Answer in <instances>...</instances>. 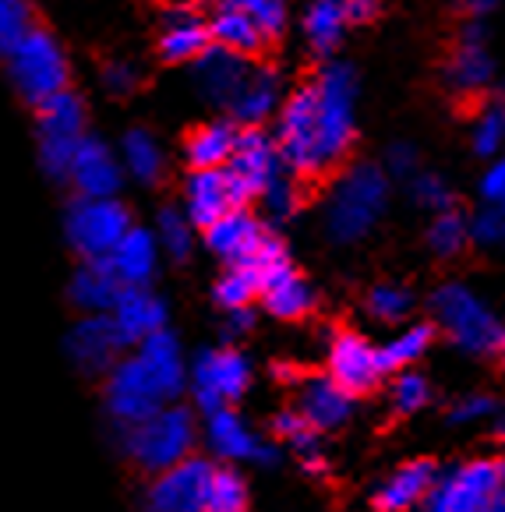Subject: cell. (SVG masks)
Returning <instances> with one entry per match:
<instances>
[{
	"label": "cell",
	"instance_id": "4",
	"mask_svg": "<svg viewBox=\"0 0 505 512\" xmlns=\"http://www.w3.org/2000/svg\"><path fill=\"white\" fill-rule=\"evenodd\" d=\"M431 311H435L438 325L456 347L467 350L474 357L495 354V347H502L505 332L498 329L495 315L488 311V304L467 290L463 283H445L431 294Z\"/></svg>",
	"mask_w": 505,
	"mask_h": 512
},
{
	"label": "cell",
	"instance_id": "47",
	"mask_svg": "<svg viewBox=\"0 0 505 512\" xmlns=\"http://www.w3.org/2000/svg\"><path fill=\"white\" fill-rule=\"evenodd\" d=\"M414 198L424 205V209H435V216L438 212H449V205H453V191H449V184L435 174L414 177Z\"/></svg>",
	"mask_w": 505,
	"mask_h": 512
},
{
	"label": "cell",
	"instance_id": "54",
	"mask_svg": "<svg viewBox=\"0 0 505 512\" xmlns=\"http://www.w3.org/2000/svg\"><path fill=\"white\" fill-rule=\"evenodd\" d=\"M251 325V311L244 308V311H234V315H230V329L234 332H241V329H248Z\"/></svg>",
	"mask_w": 505,
	"mask_h": 512
},
{
	"label": "cell",
	"instance_id": "8",
	"mask_svg": "<svg viewBox=\"0 0 505 512\" xmlns=\"http://www.w3.org/2000/svg\"><path fill=\"white\" fill-rule=\"evenodd\" d=\"M135 226L128 219V209L114 198H78L68 209V241L89 262L110 258L117 244L131 234Z\"/></svg>",
	"mask_w": 505,
	"mask_h": 512
},
{
	"label": "cell",
	"instance_id": "56",
	"mask_svg": "<svg viewBox=\"0 0 505 512\" xmlns=\"http://www.w3.org/2000/svg\"><path fill=\"white\" fill-rule=\"evenodd\" d=\"M491 512H505V509H502V502H498V505H495V509H491Z\"/></svg>",
	"mask_w": 505,
	"mask_h": 512
},
{
	"label": "cell",
	"instance_id": "43",
	"mask_svg": "<svg viewBox=\"0 0 505 512\" xmlns=\"http://www.w3.org/2000/svg\"><path fill=\"white\" fill-rule=\"evenodd\" d=\"M156 237L163 244L166 255L174 258H188L191 251V219L177 209H163L159 212V226H156Z\"/></svg>",
	"mask_w": 505,
	"mask_h": 512
},
{
	"label": "cell",
	"instance_id": "31",
	"mask_svg": "<svg viewBox=\"0 0 505 512\" xmlns=\"http://www.w3.org/2000/svg\"><path fill=\"white\" fill-rule=\"evenodd\" d=\"M350 25L343 0H311L308 15H304V32H308L311 50L329 53L343 39V29Z\"/></svg>",
	"mask_w": 505,
	"mask_h": 512
},
{
	"label": "cell",
	"instance_id": "28",
	"mask_svg": "<svg viewBox=\"0 0 505 512\" xmlns=\"http://www.w3.org/2000/svg\"><path fill=\"white\" fill-rule=\"evenodd\" d=\"M110 265H114V272L121 276L124 287H145L149 276L156 272V241H152V234H145V230L135 226L117 244V251L110 255Z\"/></svg>",
	"mask_w": 505,
	"mask_h": 512
},
{
	"label": "cell",
	"instance_id": "10",
	"mask_svg": "<svg viewBox=\"0 0 505 512\" xmlns=\"http://www.w3.org/2000/svg\"><path fill=\"white\" fill-rule=\"evenodd\" d=\"M251 382V364L237 350H209L195 364V403L205 410V417L227 410L234 400H241Z\"/></svg>",
	"mask_w": 505,
	"mask_h": 512
},
{
	"label": "cell",
	"instance_id": "37",
	"mask_svg": "<svg viewBox=\"0 0 505 512\" xmlns=\"http://www.w3.org/2000/svg\"><path fill=\"white\" fill-rule=\"evenodd\" d=\"M205 512H248V484L234 470H216L205 495Z\"/></svg>",
	"mask_w": 505,
	"mask_h": 512
},
{
	"label": "cell",
	"instance_id": "39",
	"mask_svg": "<svg viewBox=\"0 0 505 512\" xmlns=\"http://www.w3.org/2000/svg\"><path fill=\"white\" fill-rule=\"evenodd\" d=\"M216 4L244 11L265 32V39H276L279 32L287 29V4L283 0H216Z\"/></svg>",
	"mask_w": 505,
	"mask_h": 512
},
{
	"label": "cell",
	"instance_id": "21",
	"mask_svg": "<svg viewBox=\"0 0 505 512\" xmlns=\"http://www.w3.org/2000/svg\"><path fill=\"white\" fill-rule=\"evenodd\" d=\"M71 184L82 198H114L121 188V163L99 138H85L71 166Z\"/></svg>",
	"mask_w": 505,
	"mask_h": 512
},
{
	"label": "cell",
	"instance_id": "30",
	"mask_svg": "<svg viewBox=\"0 0 505 512\" xmlns=\"http://www.w3.org/2000/svg\"><path fill=\"white\" fill-rule=\"evenodd\" d=\"M138 357L149 364V371L159 378V385L166 389V396L174 400L177 392L184 389V364H181V350H177V339L170 332H156L138 347Z\"/></svg>",
	"mask_w": 505,
	"mask_h": 512
},
{
	"label": "cell",
	"instance_id": "16",
	"mask_svg": "<svg viewBox=\"0 0 505 512\" xmlns=\"http://www.w3.org/2000/svg\"><path fill=\"white\" fill-rule=\"evenodd\" d=\"M251 68L244 64L241 53H230L223 46H209L191 68V82H195L198 96L205 103H234L241 85L248 82Z\"/></svg>",
	"mask_w": 505,
	"mask_h": 512
},
{
	"label": "cell",
	"instance_id": "18",
	"mask_svg": "<svg viewBox=\"0 0 505 512\" xmlns=\"http://www.w3.org/2000/svg\"><path fill=\"white\" fill-rule=\"evenodd\" d=\"M265 241H269V234H265L262 223H258L248 209L227 212L219 223H212L209 230H205V244H209V251L230 265L251 262V258L262 251Z\"/></svg>",
	"mask_w": 505,
	"mask_h": 512
},
{
	"label": "cell",
	"instance_id": "3",
	"mask_svg": "<svg viewBox=\"0 0 505 512\" xmlns=\"http://www.w3.org/2000/svg\"><path fill=\"white\" fill-rule=\"evenodd\" d=\"M8 75H11V82H15L18 96L43 106V103H50L53 96L68 92L71 64H68L64 46L53 39V32L32 29L29 36L8 53Z\"/></svg>",
	"mask_w": 505,
	"mask_h": 512
},
{
	"label": "cell",
	"instance_id": "25",
	"mask_svg": "<svg viewBox=\"0 0 505 512\" xmlns=\"http://www.w3.org/2000/svg\"><path fill=\"white\" fill-rule=\"evenodd\" d=\"M237 138L241 131H234V124L227 121H216V124H202L188 135L184 142V156L195 170H223L230 166L234 159V149H237Z\"/></svg>",
	"mask_w": 505,
	"mask_h": 512
},
{
	"label": "cell",
	"instance_id": "34",
	"mask_svg": "<svg viewBox=\"0 0 505 512\" xmlns=\"http://www.w3.org/2000/svg\"><path fill=\"white\" fill-rule=\"evenodd\" d=\"M431 347V325H410L407 332L392 336L382 350H378V364L385 371H410V364H417L424 357V350Z\"/></svg>",
	"mask_w": 505,
	"mask_h": 512
},
{
	"label": "cell",
	"instance_id": "11",
	"mask_svg": "<svg viewBox=\"0 0 505 512\" xmlns=\"http://www.w3.org/2000/svg\"><path fill=\"white\" fill-rule=\"evenodd\" d=\"M216 474L209 460L191 456L174 470L159 474L145 491V512H205L209 481Z\"/></svg>",
	"mask_w": 505,
	"mask_h": 512
},
{
	"label": "cell",
	"instance_id": "20",
	"mask_svg": "<svg viewBox=\"0 0 505 512\" xmlns=\"http://www.w3.org/2000/svg\"><path fill=\"white\" fill-rule=\"evenodd\" d=\"M435 484H438L435 463L410 460V463H403L392 477H385V484H378L375 509L378 512H410L414 505L428 502Z\"/></svg>",
	"mask_w": 505,
	"mask_h": 512
},
{
	"label": "cell",
	"instance_id": "51",
	"mask_svg": "<svg viewBox=\"0 0 505 512\" xmlns=\"http://www.w3.org/2000/svg\"><path fill=\"white\" fill-rule=\"evenodd\" d=\"M389 170L396 177H410L417 170V156L410 145H392L389 149Z\"/></svg>",
	"mask_w": 505,
	"mask_h": 512
},
{
	"label": "cell",
	"instance_id": "44",
	"mask_svg": "<svg viewBox=\"0 0 505 512\" xmlns=\"http://www.w3.org/2000/svg\"><path fill=\"white\" fill-rule=\"evenodd\" d=\"M431 389H428V378L417 375V371H403L396 382H392V410L396 414H417V410L428 403Z\"/></svg>",
	"mask_w": 505,
	"mask_h": 512
},
{
	"label": "cell",
	"instance_id": "27",
	"mask_svg": "<svg viewBox=\"0 0 505 512\" xmlns=\"http://www.w3.org/2000/svg\"><path fill=\"white\" fill-rule=\"evenodd\" d=\"M279 106V75L272 68H255L248 75V82L241 85L237 99L230 103L234 117L248 128L269 121V113Z\"/></svg>",
	"mask_w": 505,
	"mask_h": 512
},
{
	"label": "cell",
	"instance_id": "7",
	"mask_svg": "<svg viewBox=\"0 0 505 512\" xmlns=\"http://www.w3.org/2000/svg\"><path fill=\"white\" fill-rule=\"evenodd\" d=\"M85 103L75 92H61L39 106V163L50 177H71V166L82 149Z\"/></svg>",
	"mask_w": 505,
	"mask_h": 512
},
{
	"label": "cell",
	"instance_id": "40",
	"mask_svg": "<svg viewBox=\"0 0 505 512\" xmlns=\"http://www.w3.org/2000/svg\"><path fill=\"white\" fill-rule=\"evenodd\" d=\"M29 32H32L29 0H0V53L8 57Z\"/></svg>",
	"mask_w": 505,
	"mask_h": 512
},
{
	"label": "cell",
	"instance_id": "57",
	"mask_svg": "<svg viewBox=\"0 0 505 512\" xmlns=\"http://www.w3.org/2000/svg\"><path fill=\"white\" fill-rule=\"evenodd\" d=\"M502 509H505V495H502Z\"/></svg>",
	"mask_w": 505,
	"mask_h": 512
},
{
	"label": "cell",
	"instance_id": "49",
	"mask_svg": "<svg viewBox=\"0 0 505 512\" xmlns=\"http://www.w3.org/2000/svg\"><path fill=\"white\" fill-rule=\"evenodd\" d=\"M103 85L114 92V96H128V92L138 85V68L128 61H110L103 68Z\"/></svg>",
	"mask_w": 505,
	"mask_h": 512
},
{
	"label": "cell",
	"instance_id": "22",
	"mask_svg": "<svg viewBox=\"0 0 505 512\" xmlns=\"http://www.w3.org/2000/svg\"><path fill=\"white\" fill-rule=\"evenodd\" d=\"M209 445L223 460H244V463H269L272 449L237 417L234 410H219L209 417Z\"/></svg>",
	"mask_w": 505,
	"mask_h": 512
},
{
	"label": "cell",
	"instance_id": "41",
	"mask_svg": "<svg viewBox=\"0 0 505 512\" xmlns=\"http://www.w3.org/2000/svg\"><path fill=\"white\" fill-rule=\"evenodd\" d=\"M410 308H414V297L396 283H378L368 294V311L378 322H400V318L410 315Z\"/></svg>",
	"mask_w": 505,
	"mask_h": 512
},
{
	"label": "cell",
	"instance_id": "55",
	"mask_svg": "<svg viewBox=\"0 0 505 512\" xmlns=\"http://www.w3.org/2000/svg\"><path fill=\"white\" fill-rule=\"evenodd\" d=\"M498 354H502V368H505V336H502V347H498Z\"/></svg>",
	"mask_w": 505,
	"mask_h": 512
},
{
	"label": "cell",
	"instance_id": "9",
	"mask_svg": "<svg viewBox=\"0 0 505 512\" xmlns=\"http://www.w3.org/2000/svg\"><path fill=\"white\" fill-rule=\"evenodd\" d=\"M166 400H170L166 389L138 354L121 361L106 375V410L128 428H138L159 410H166Z\"/></svg>",
	"mask_w": 505,
	"mask_h": 512
},
{
	"label": "cell",
	"instance_id": "36",
	"mask_svg": "<svg viewBox=\"0 0 505 512\" xmlns=\"http://www.w3.org/2000/svg\"><path fill=\"white\" fill-rule=\"evenodd\" d=\"M272 428H276V435L283 438V442H290L301 452L308 470H322V460H318V431L311 428L297 410H283V414L272 421Z\"/></svg>",
	"mask_w": 505,
	"mask_h": 512
},
{
	"label": "cell",
	"instance_id": "33",
	"mask_svg": "<svg viewBox=\"0 0 505 512\" xmlns=\"http://www.w3.org/2000/svg\"><path fill=\"white\" fill-rule=\"evenodd\" d=\"M121 159L135 181L156 184L163 177V149L145 128H135L121 138Z\"/></svg>",
	"mask_w": 505,
	"mask_h": 512
},
{
	"label": "cell",
	"instance_id": "45",
	"mask_svg": "<svg viewBox=\"0 0 505 512\" xmlns=\"http://www.w3.org/2000/svg\"><path fill=\"white\" fill-rule=\"evenodd\" d=\"M262 202H265V212L269 219H290L301 205V191H297V181L283 170L269 188L262 191Z\"/></svg>",
	"mask_w": 505,
	"mask_h": 512
},
{
	"label": "cell",
	"instance_id": "24",
	"mask_svg": "<svg viewBox=\"0 0 505 512\" xmlns=\"http://www.w3.org/2000/svg\"><path fill=\"white\" fill-rule=\"evenodd\" d=\"M121 290H124V283H121V276L114 272V265H110V258L85 262L82 269L75 272V279H71V301H75L78 308H85V311H96V315H103V311H114Z\"/></svg>",
	"mask_w": 505,
	"mask_h": 512
},
{
	"label": "cell",
	"instance_id": "52",
	"mask_svg": "<svg viewBox=\"0 0 505 512\" xmlns=\"http://www.w3.org/2000/svg\"><path fill=\"white\" fill-rule=\"evenodd\" d=\"M343 8H347L350 22H371L382 8V0H343Z\"/></svg>",
	"mask_w": 505,
	"mask_h": 512
},
{
	"label": "cell",
	"instance_id": "19",
	"mask_svg": "<svg viewBox=\"0 0 505 512\" xmlns=\"http://www.w3.org/2000/svg\"><path fill=\"white\" fill-rule=\"evenodd\" d=\"M209 46H212L209 22H205L195 8H188V4L166 8L163 29H159V53H163L166 61H174V64L198 61Z\"/></svg>",
	"mask_w": 505,
	"mask_h": 512
},
{
	"label": "cell",
	"instance_id": "46",
	"mask_svg": "<svg viewBox=\"0 0 505 512\" xmlns=\"http://www.w3.org/2000/svg\"><path fill=\"white\" fill-rule=\"evenodd\" d=\"M470 237H474L477 244H484V248L502 244L505 241V209L488 205V209L477 212V216L470 219Z\"/></svg>",
	"mask_w": 505,
	"mask_h": 512
},
{
	"label": "cell",
	"instance_id": "38",
	"mask_svg": "<svg viewBox=\"0 0 505 512\" xmlns=\"http://www.w3.org/2000/svg\"><path fill=\"white\" fill-rule=\"evenodd\" d=\"M467 237H470L467 219H463L460 212H453V209H449V212H438L435 223L428 226V244H431V251H435V255H442V258L460 255L463 244H467Z\"/></svg>",
	"mask_w": 505,
	"mask_h": 512
},
{
	"label": "cell",
	"instance_id": "35",
	"mask_svg": "<svg viewBox=\"0 0 505 512\" xmlns=\"http://www.w3.org/2000/svg\"><path fill=\"white\" fill-rule=\"evenodd\" d=\"M255 297H262V283L258 276L248 269V265H230L223 272V279L216 283V301L234 315V311H244Z\"/></svg>",
	"mask_w": 505,
	"mask_h": 512
},
{
	"label": "cell",
	"instance_id": "1",
	"mask_svg": "<svg viewBox=\"0 0 505 512\" xmlns=\"http://www.w3.org/2000/svg\"><path fill=\"white\" fill-rule=\"evenodd\" d=\"M389 202V181L375 163H357L336 181L325 205L329 237L340 244H354L382 219Z\"/></svg>",
	"mask_w": 505,
	"mask_h": 512
},
{
	"label": "cell",
	"instance_id": "17",
	"mask_svg": "<svg viewBox=\"0 0 505 512\" xmlns=\"http://www.w3.org/2000/svg\"><path fill=\"white\" fill-rule=\"evenodd\" d=\"M350 410H354V396H350L343 385L332 382L329 375L301 378V389H297V414L315 431L343 428V424L350 421Z\"/></svg>",
	"mask_w": 505,
	"mask_h": 512
},
{
	"label": "cell",
	"instance_id": "5",
	"mask_svg": "<svg viewBox=\"0 0 505 512\" xmlns=\"http://www.w3.org/2000/svg\"><path fill=\"white\" fill-rule=\"evenodd\" d=\"M128 456L145 474H166L177 463L191 460V445H195V421L188 410L166 407L145 424L128 431Z\"/></svg>",
	"mask_w": 505,
	"mask_h": 512
},
{
	"label": "cell",
	"instance_id": "6",
	"mask_svg": "<svg viewBox=\"0 0 505 512\" xmlns=\"http://www.w3.org/2000/svg\"><path fill=\"white\" fill-rule=\"evenodd\" d=\"M505 495V460H470L435 484L424 512H491Z\"/></svg>",
	"mask_w": 505,
	"mask_h": 512
},
{
	"label": "cell",
	"instance_id": "2",
	"mask_svg": "<svg viewBox=\"0 0 505 512\" xmlns=\"http://www.w3.org/2000/svg\"><path fill=\"white\" fill-rule=\"evenodd\" d=\"M311 89H315V113H318V156H322V170H329L354 145V103H357L354 68L340 61L325 64L315 82H311Z\"/></svg>",
	"mask_w": 505,
	"mask_h": 512
},
{
	"label": "cell",
	"instance_id": "29",
	"mask_svg": "<svg viewBox=\"0 0 505 512\" xmlns=\"http://www.w3.org/2000/svg\"><path fill=\"white\" fill-rule=\"evenodd\" d=\"M262 301L276 318H301V315H308V311H311L315 294H311L308 283H304V279L287 265L283 272H276L272 279H265Z\"/></svg>",
	"mask_w": 505,
	"mask_h": 512
},
{
	"label": "cell",
	"instance_id": "50",
	"mask_svg": "<svg viewBox=\"0 0 505 512\" xmlns=\"http://www.w3.org/2000/svg\"><path fill=\"white\" fill-rule=\"evenodd\" d=\"M481 195L488 205L505 209V159H495V163L488 166V174H484V181H481Z\"/></svg>",
	"mask_w": 505,
	"mask_h": 512
},
{
	"label": "cell",
	"instance_id": "14",
	"mask_svg": "<svg viewBox=\"0 0 505 512\" xmlns=\"http://www.w3.org/2000/svg\"><path fill=\"white\" fill-rule=\"evenodd\" d=\"M227 170L237 181V188L244 191V198H255V195H262L287 166H283V156H279V145L272 142L269 135H262L258 128H248L237 138L234 159H230Z\"/></svg>",
	"mask_w": 505,
	"mask_h": 512
},
{
	"label": "cell",
	"instance_id": "15",
	"mask_svg": "<svg viewBox=\"0 0 505 512\" xmlns=\"http://www.w3.org/2000/svg\"><path fill=\"white\" fill-rule=\"evenodd\" d=\"M329 378L350 392V396H364L378 385L382 378V364H378V350L357 332H340L329 343Z\"/></svg>",
	"mask_w": 505,
	"mask_h": 512
},
{
	"label": "cell",
	"instance_id": "42",
	"mask_svg": "<svg viewBox=\"0 0 505 512\" xmlns=\"http://www.w3.org/2000/svg\"><path fill=\"white\" fill-rule=\"evenodd\" d=\"M505 145V103H488L474 124V152L495 156Z\"/></svg>",
	"mask_w": 505,
	"mask_h": 512
},
{
	"label": "cell",
	"instance_id": "23",
	"mask_svg": "<svg viewBox=\"0 0 505 512\" xmlns=\"http://www.w3.org/2000/svg\"><path fill=\"white\" fill-rule=\"evenodd\" d=\"M110 318L117 322V329L124 332L128 343H138V347H142L149 336L163 332L166 311L145 287H124L114 304V311H110Z\"/></svg>",
	"mask_w": 505,
	"mask_h": 512
},
{
	"label": "cell",
	"instance_id": "58",
	"mask_svg": "<svg viewBox=\"0 0 505 512\" xmlns=\"http://www.w3.org/2000/svg\"><path fill=\"white\" fill-rule=\"evenodd\" d=\"M502 431H505V424H502Z\"/></svg>",
	"mask_w": 505,
	"mask_h": 512
},
{
	"label": "cell",
	"instance_id": "53",
	"mask_svg": "<svg viewBox=\"0 0 505 512\" xmlns=\"http://www.w3.org/2000/svg\"><path fill=\"white\" fill-rule=\"evenodd\" d=\"M498 0H460V8L470 11V15H488V11H495Z\"/></svg>",
	"mask_w": 505,
	"mask_h": 512
},
{
	"label": "cell",
	"instance_id": "26",
	"mask_svg": "<svg viewBox=\"0 0 505 512\" xmlns=\"http://www.w3.org/2000/svg\"><path fill=\"white\" fill-rule=\"evenodd\" d=\"M209 32H212V46H223V50L241 53V57L258 53L269 43L265 32L258 29L244 11L227 8V4H216V11H212V18H209Z\"/></svg>",
	"mask_w": 505,
	"mask_h": 512
},
{
	"label": "cell",
	"instance_id": "12",
	"mask_svg": "<svg viewBox=\"0 0 505 512\" xmlns=\"http://www.w3.org/2000/svg\"><path fill=\"white\" fill-rule=\"evenodd\" d=\"M244 191L237 188V181L230 177V170H195V174L184 181V209L188 219L202 230H209L212 223L227 216L234 209H244Z\"/></svg>",
	"mask_w": 505,
	"mask_h": 512
},
{
	"label": "cell",
	"instance_id": "48",
	"mask_svg": "<svg viewBox=\"0 0 505 512\" xmlns=\"http://www.w3.org/2000/svg\"><path fill=\"white\" fill-rule=\"evenodd\" d=\"M491 414H495V400L484 396V392H470L467 400H460L453 407L449 421L453 424H474V421H484V417H491Z\"/></svg>",
	"mask_w": 505,
	"mask_h": 512
},
{
	"label": "cell",
	"instance_id": "32",
	"mask_svg": "<svg viewBox=\"0 0 505 512\" xmlns=\"http://www.w3.org/2000/svg\"><path fill=\"white\" fill-rule=\"evenodd\" d=\"M491 53L484 50V43H463L456 46V53L449 57V68H445V78L453 82V89L460 92H477L491 82Z\"/></svg>",
	"mask_w": 505,
	"mask_h": 512
},
{
	"label": "cell",
	"instance_id": "13",
	"mask_svg": "<svg viewBox=\"0 0 505 512\" xmlns=\"http://www.w3.org/2000/svg\"><path fill=\"white\" fill-rule=\"evenodd\" d=\"M124 347H131L124 332L117 329V322L110 315H92L85 322H78L71 329L68 350L75 357V364L85 375H103V371H114L121 364Z\"/></svg>",
	"mask_w": 505,
	"mask_h": 512
}]
</instances>
